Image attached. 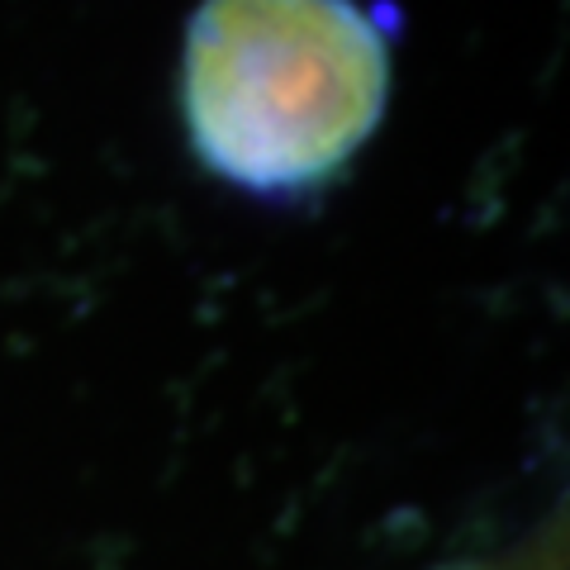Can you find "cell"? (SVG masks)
Segmentation results:
<instances>
[{"label": "cell", "mask_w": 570, "mask_h": 570, "mask_svg": "<svg viewBox=\"0 0 570 570\" xmlns=\"http://www.w3.org/2000/svg\"><path fill=\"white\" fill-rule=\"evenodd\" d=\"M456 570H485V566H456ZM504 570H513V566H504ZM538 570H561V561H557V566H551V561H542Z\"/></svg>", "instance_id": "6da1fadb"}]
</instances>
